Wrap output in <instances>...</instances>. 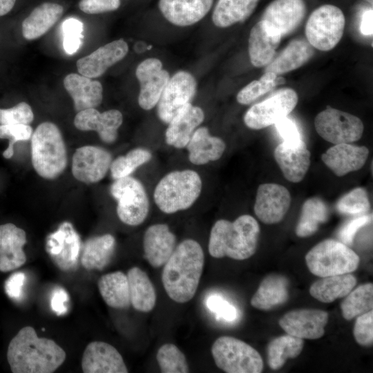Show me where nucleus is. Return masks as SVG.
<instances>
[{
    "mask_svg": "<svg viewBox=\"0 0 373 373\" xmlns=\"http://www.w3.org/2000/svg\"><path fill=\"white\" fill-rule=\"evenodd\" d=\"M336 211L343 215L362 216L370 209V202L366 190L357 187L340 198L336 203Z\"/></svg>",
    "mask_w": 373,
    "mask_h": 373,
    "instance_id": "a18cd8bd",
    "label": "nucleus"
},
{
    "mask_svg": "<svg viewBox=\"0 0 373 373\" xmlns=\"http://www.w3.org/2000/svg\"><path fill=\"white\" fill-rule=\"evenodd\" d=\"M65 89L71 96L75 111L96 108L103 99L102 84L81 74L70 73L64 79Z\"/></svg>",
    "mask_w": 373,
    "mask_h": 373,
    "instance_id": "cd10ccee",
    "label": "nucleus"
},
{
    "mask_svg": "<svg viewBox=\"0 0 373 373\" xmlns=\"http://www.w3.org/2000/svg\"><path fill=\"white\" fill-rule=\"evenodd\" d=\"M99 291L104 302L115 309H127L131 305L127 275L121 271L102 276L98 281Z\"/></svg>",
    "mask_w": 373,
    "mask_h": 373,
    "instance_id": "72a5a7b5",
    "label": "nucleus"
},
{
    "mask_svg": "<svg viewBox=\"0 0 373 373\" xmlns=\"http://www.w3.org/2000/svg\"><path fill=\"white\" fill-rule=\"evenodd\" d=\"M357 280L352 274L321 277L309 288L310 295L325 303L346 296L356 286Z\"/></svg>",
    "mask_w": 373,
    "mask_h": 373,
    "instance_id": "c9c22d12",
    "label": "nucleus"
},
{
    "mask_svg": "<svg viewBox=\"0 0 373 373\" xmlns=\"http://www.w3.org/2000/svg\"><path fill=\"white\" fill-rule=\"evenodd\" d=\"M372 308L373 285L370 283L352 290L341 304L342 316L347 321L371 311Z\"/></svg>",
    "mask_w": 373,
    "mask_h": 373,
    "instance_id": "a19ab883",
    "label": "nucleus"
},
{
    "mask_svg": "<svg viewBox=\"0 0 373 373\" xmlns=\"http://www.w3.org/2000/svg\"><path fill=\"white\" fill-rule=\"evenodd\" d=\"M202 181L191 169L171 171L156 184L153 199L163 213L172 214L190 208L200 197Z\"/></svg>",
    "mask_w": 373,
    "mask_h": 373,
    "instance_id": "20e7f679",
    "label": "nucleus"
},
{
    "mask_svg": "<svg viewBox=\"0 0 373 373\" xmlns=\"http://www.w3.org/2000/svg\"><path fill=\"white\" fill-rule=\"evenodd\" d=\"M123 122L122 113L111 109L100 113L95 108L77 112L74 119L75 126L82 131H96L102 141L113 143L117 137V131Z\"/></svg>",
    "mask_w": 373,
    "mask_h": 373,
    "instance_id": "412c9836",
    "label": "nucleus"
},
{
    "mask_svg": "<svg viewBox=\"0 0 373 373\" xmlns=\"http://www.w3.org/2000/svg\"><path fill=\"white\" fill-rule=\"evenodd\" d=\"M213 0H159L163 17L172 24L185 27L202 19L210 11Z\"/></svg>",
    "mask_w": 373,
    "mask_h": 373,
    "instance_id": "393cba45",
    "label": "nucleus"
},
{
    "mask_svg": "<svg viewBox=\"0 0 373 373\" xmlns=\"http://www.w3.org/2000/svg\"><path fill=\"white\" fill-rule=\"evenodd\" d=\"M25 281L26 275L23 272L17 271L12 274L5 283L6 294L15 300L21 298Z\"/></svg>",
    "mask_w": 373,
    "mask_h": 373,
    "instance_id": "6e6d98bb",
    "label": "nucleus"
},
{
    "mask_svg": "<svg viewBox=\"0 0 373 373\" xmlns=\"http://www.w3.org/2000/svg\"><path fill=\"white\" fill-rule=\"evenodd\" d=\"M288 280L281 275L271 274L260 283L250 303L260 310H270L284 304L288 299Z\"/></svg>",
    "mask_w": 373,
    "mask_h": 373,
    "instance_id": "473e14b6",
    "label": "nucleus"
},
{
    "mask_svg": "<svg viewBox=\"0 0 373 373\" xmlns=\"http://www.w3.org/2000/svg\"><path fill=\"white\" fill-rule=\"evenodd\" d=\"M284 83V78L272 72H265L258 80L252 81L238 92L237 102L242 105H249L277 85Z\"/></svg>",
    "mask_w": 373,
    "mask_h": 373,
    "instance_id": "37998d69",
    "label": "nucleus"
},
{
    "mask_svg": "<svg viewBox=\"0 0 373 373\" xmlns=\"http://www.w3.org/2000/svg\"><path fill=\"white\" fill-rule=\"evenodd\" d=\"M197 88L194 77L181 70L170 77L156 105L159 119L168 124L175 115L191 104Z\"/></svg>",
    "mask_w": 373,
    "mask_h": 373,
    "instance_id": "f8f14e48",
    "label": "nucleus"
},
{
    "mask_svg": "<svg viewBox=\"0 0 373 373\" xmlns=\"http://www.w3.org/2000/svg\"><path fill=\"white\" fill-rule=\"evenodd\" d=\"M115 243L114 236L110 233L88 238L83 247L82 265L88 270L104 269L113 256Z\"/></svg>",
    "mask_w": 373,
    "mask_h": 373,
    "instance_id": "e433bc0d",
    "label": "nucleus"
},
{
    "mask_svg": "<svg viewBox=\"0 0 373 373\" xmlns=\"http://www.w3.org/2000/svg\"><path fill=\"white\" fill-rule=\"evenodd\" d=\"M34 119V114L29 104L20 102L10 108H0V124H28Z\"/></svg>",
    "mask_w": 373,
    "mask_h": 373,
    "instance_id": "09e8293b",
    "label": "nucleus"
},
{
    "mask_svg": "<svg viewBox=\"0 0 373 373\" xmlns=\"http://www.w3.org/2000/svg\"><path fill=\"white\" fill-rule=\"evenodd\" d=\"M135 75L140 82L138 104L145 111L156 106L170 76L157 58H148L136 68Z\"/></svg>",
    "mask_w": 373,
    "mask_h": 373,
    "instance_id": "4468645a",
    "label": "nucleus"
},
{
    "mask_svg": "<svg viewBox=\"0 0 373 373\" xmlns=\"http://www.w3.org/2000/svg\"><path fill=\"white\" fill-rule=\"evenodd\" d=\"M204 254L198 242L188 238L178 245L163 265L162 283L169 297L185 303L195 296L202 274Z\"/></svg>",
    "mask_w": 373,
    "mask_h": 373,
    "instance_id": "f257e3e1",
    "label": "nucleus"
},
{
    "mask_svg": "<svg viewBox=\"0 0 373 373\" xmlns=\"http://www.w3.org/2000/svg\"><path fill=\"white\" fill-rule=\"evenodd\" d=\"M66 356L54 341L39 338L30 326L18 332L7 350V360L13 373H52L62 365Z\"/></svg>",
    "mask_w": 373,
    "mask_h": 373,
    "instance_id": "f03ea898",
    "label": "nucleus"
},
{
    "mask_svg": "<svg viewBox=\"0 0 373 373\" xmlns=\"http://www.w3.org/2000/svg\"><path fill=\"white\" fill-rule=\"evenodd\" d=\"M112 155L107 150L96 146H84L76 149L72 159L74 178L86 184L102 180L110 169Z\"/></svg>",
    "mask_w": 373,
    "mask_h": 373,
    "instance_id": "2eb2a0df",
    "label": "nucleus"
},
{
    "mask_svg": "<svg viewBox=\"0 0 373 373\" xmlns=\"http://www.w3.org/2000/svg\"><path fill=\"white\" fill-rule=\"evenodd\" d=\"M329 215V208L321 198L314 197L306 200L301 208L296 234L300 238L312 236L328 220Z\"/></svg>",
    "mask_w": 373,
    "mask_h": 373,
    "instance_id": "58836bf2",
    "label": "nucleus"
},
{
    "mask_svg": "<svg viewBox=\"0 0 373 373\" xmlns=\"http://www.w3.org/2000/svg\"><path fill=\"white\" fill-rule=\"evenodd\" d=\"M131 305L141 312L151 311L156 303L155 287L147 274L137 267L128 271Z\"/></svg>",
    "mask_w": 373,
    "mask_h": 373,
    "instance_id": "f704fd0d",
    "label": "nucleus"
},
{
    "mask_svg": "<svg viewBox=\"0 0 373 373\" xmlns=\"http://www.w3.org/2000/svg\"><path fill=\"white\" fill-rule=\"evenodd\" d=\"M328 314L316 309H301L286 313L279 325L287 334L302 339H318L325 334Z\"/></svg>",
    "mask_w": 373,
    "mask_h": 373,
    "instance_id": "a211bd4d",
    "label": "nucleus"
},
{
    "mask_svg": "<svg viewBox=\"0 0 373 373\" xmlns=\"http://www.w3.org/2000/svg\"><path fill=\"white\" fill-rule=\"evenodd\" d=\"M353 334L358 344L369 347L373 344V311L358 316L354 323Z\"/></svg>",
    "mask_w": 373,
    "mask_h": 373,
    "instance_id": "8fccbe9b",
    "label": "nucleus"
},
{
    "mask_svg": "<svg viewBox=\"0 0 373 373\" xmlns=\"http://www.w3.org/2000/svg\"><path fill=\"white\" fill-rule=\"evenodd\" d=\"M64 8L60 4L45 2L34 8L22 22V35L27 40L46 34L61 18Z\"/></svg>",
    "mask_w": 373,
    "mask_h": 373,
    "instance_id": "2f4dec72",
    "label": "nucleus"
},
{
    "mask_svg": "<svg viewBox=\"0 0 373 373\" xmlns=\"http://www.w3.org/2000/svg\"><path fill=\"white\" fill-rule=\"evenodd\" d=\"M259 0H218L212 13V21L219 28H227L248 19Z\"/></svg>",
    "mask_w": 373,
    "mask_h": 373,
    "instance_id": "4c0bfd02",
    "label": "nucleus"
},
{
    "mask_svg": "<svg viewBox=\"0 0 373 373\" xmlns=\"http://www.w3.org/2000/svg\"><path fill=\"white\" fill-rule=\"evenodd\" d=\"M369 149L365 146L350 143L337 144L321 155V160L336 176L361 169L367 161Z\"/></svg>",
    "mask_w": 373,
    "mask_h": 373,
    "instance_id": "b1692460",
    "label": "nucleus"
},
{
    "mask_svg": "<svg viewBox=\"0 0 373 373\" xmlns=\"http://www.w3.org/2000/svg\"><path fill=\"white\" fill-rule=\"evenodd\" d=\"M84 26L75 18H68L62 24L63 47L68 55L75 53L82 43Z\"/></svg>",
    "mask_w": 373,
    "mask_h": 373,
    "instance_id": "de8ad7c7",
    "label": "nucleus"
},
{
    "mask_svg": "<svg viewBox=\"0 0 373 373\" xmlns=\"http://www.w3.org/2000/svg\"><path fill=\"white\" fill-rule=\"evenodd\" d=\"M110 193L117 201V214L123 223L137 226L146 220L149 211V201L140 180L131 175L115 180L110 187Z\"/></svg>",
    "mask_w": 373,
    "mask_h": 373,
    "instance_id": "6e6552de",
    "label": "nucleus"
},
{
    "mask_svg": "<svg viewBox=\"0 0 373 373\" xmlns=\"http://www.w3.org/2000/svg\"><path fill=\"white\" fill-rule=\"evenodd\" d=\"M31 156L35 171L43 178L55 179L64 171L67 152L56 124L45 122L37 127L31 137Z\"/></svg>",
    "mask_w": 373,
    "mask_h": 373,
    "instance_id": "39448f33",
    "label": "nucleus"
},
{
    "mask_svg": "<svg viewBox=\"0 0 373 373\" xmlns=\"http://www.w3.org/2000/svg\"><path fill=\"white\" fill-rule=\"evenodd\" d=\"M211 354L217 367L227 373H260L264 367L255 348L232 336L218 338L212 345Z\"/></svg>",
    "mask_w": 373,
    "mask_h": 373,
    "instance_id": "0eeeda50",
    "label": "nucleus"
},
{
    "mask_svg": "<svg viewBox=\"0 0 373 373\" xmlns=\"http://www.w3.org/2000/svg\"><path fill=\"white\" fill-rule=\"evenodd\" d=\"M80 247V238L73 224L64 222L48 236L46 249L53 262L61 270L67 271L77 266Z\"/></svg>",
    "mask_w": 373,
    "mask_h": 373,
    "instance_id": "ddd939ff",
    "label": "nucleus"
},
{
    "mask_svg": "<svg viewBox=\"0 0 373 373\" xmlns=\"http://www.w3.org/2000/svg\"><path fill=\"white\" fill-rule=\"evenodd\" d=\"M291 202L288 189L280 184L265 183L258 186L254 211L257 218L267 224L280 222Z\"/></svg>",
    "mask_w": 373,
    "mask_h": 373,
    "instance_id": "dca6fc26",
    "label": "nucleus"
},
{
    "mask_svg": "<svg viewBox=\"0 0 373 373\" xmlns=\"http://www.w3.org/2000/svg\"><path fill=\"white\" fill-rule=\"evenodd\" d=\"M84 373H127L128 369L120 353L103 341L88 344L82 358Z\"/></svg>",
    "mask_w": 373,
    "mask_h": 373,
    "instance_id": "6ab92c4d",
    "label": "nucleus"
},
{
    "mask_svg": "<svg viewBox=\"0 0 373 373\" xmlns=\"http://www.w3.org/2000/svg\"><path fill=\"white\" fill-rule=\"evenodd\" d=\"M314 126L323 139L334 144L358 141L364 131L360 118L329 106L316 116Z\"/></svg>",
    "mask_w": 373,
    "mask_h": 373,
    "instance_id": "9d476101",
    "label": "nucleus"
},
{
    "mask_svg": "<svg viewBox=\"0 0 373 373\" xmlns=\"http://www.w3.org/2000/svg\"><path fill=\"white\" fill-rule=\"evenodd\" d=\"M274 125L285 142L297 143L302 140L300 133L296 124L287 117L281 119Z\"/></svg>",
    "mask_w": 373,
    "mask_h": 373,
    "instance_id": "5fc2aeb1",
    "label": "nucleus"
},
{
    "mask_svg": "<svg viewBox=\"0 0 373 373\" xmlns=\"http://www.w3.org/2000/svg\"><path fill=\"white\" fill-rule=\"evenodd\" d=\"M151 152L144 148H135L125 155H121L112 161L110 171L114 180L130 176L138 167L149 162Z\"/></svg>",
    "mask_w": 373,
    "mask_h": 373,
    "instance_id": "79ce46f5",
    "label": "nucleus"
},
{
    "mask_svg": "<svg viewBox=\"0 0 373 373\" xmlns=\"http://www.w3.org/2000/svg\"><path fill=\"white\" fill-rule=\"evenodd\" d=\"M260 231L258 222L250 215L240 216L233 222L218 220L211 229L209 253L216 258H249L256 253Z\"/></svg>",
    "mask_w": 373,
    "mask_h": 373,
    "instance_id": "7ed1b4c3",
    "label": "nucleus"
},
{
    "mask_svg": "<svg viewBox=\"0 0 373 373\" xmlns=\"http://www.w3.org/2000/svg\"><path fill=\"white\" fill-rule=\"evenodd\" d=\"M16 0H0V17L8 14L14 7Z\"/></svg>",
    "mask_w": 373,
    "mask_h": 373,
    "instance_id": "bf43d9fd",
    "label": "nucleus"
},
{
    "mask_svg": "<svg viewBox=\"0 0 373 373\" xmlns=\"http://www.w3.org/2000/svg\"><path fill=\"white\" fill-rule=\"evenodd\" d=\"M189 160L195 165H203L219 160L226 149L221 138L211 135L205 126L198 127L185 147Z\"/></svg>",
    "mask_w": 373,
    "mask_h": 373,
    "instance_id": "c85d7f7f",
    "label": "nucleus"
},
{
    "mask_svg": "<svg viewBox=\"0 0 373 373\" xmlns=\"http://www.w3.org/2000/svg\"><path fill=\"white\" fill-rule=\"evenodd\" d=\"M282 37L270 31L260 20L251 28L249 40L248 51L251 63L257 68L269 64L276 53Z\"/></svg>",
    "mask_w": 373,
    "mask_h": 373,
    "instance_id": "c756f323",
    "label": "nucleus"
},
{
    "mask_svg": "<svg viewBox=\"0 0 373 373\" xmlns=\"http://www.w3.org/2000/svg\"><path fill=\"white\" fill-rule=\"evenodd\" d=\"M305 262L312 274L325 277L353 272L358 268L360 258L348 245L325 239L307 253Z\"/></svg>",
    "mask_w": 373,
    "mask_h": 373,
    "instance_id": "423d86ee",
    "label": "nucleus"
},
{
    "mask_svg": "<svg viewBox=\"0 0 373 373\" xmlns=\"http://www.w3.org/2000/svg\"><path fill=\"white\" fill-rule=\"evenodd\" d=\"M69 296L66 290L61 287H56L52 293L50 300L52 309L58 315L65 314L68 311L67 303Z\"/></svg>",
    "mask_w": 373,
    "mask_h": 373,
    "instance_id": "4d7b16f0",
    "label": "nucleus"
},
{
    "mask_svg": "<svg viewBox=\"0 0 373 373\" xmlns=\"http://www.w3.org/2000/svg\"><path fill=\"white\" fill-rule=\"evenodd\" d=\"M305 13L303 0H274L265 8L261 21L270 31L283 37L297 28Z\"/></svg>",
    "mask_w": 373,
    "mask_h": 373,
    "instance_id": "f3484780",
    "label": "nucleus"
},
{
    "mask_svg": "<svg viewBox=\"0 0 373 373\" xmlns=\"http://www.w3.org/2000/svg\"><path fill=\"white\" fill-rule=\"evenodd\" d=\"M120 0H80L79 9L86 14H100L117 10Z\"/></svg>",
    "mask_w": 373,
    "mask_h": 373,
    "instance_id": "864d4df0",
    "label": "nucleus"
},
{
    "mask_svg": "<svg viewBox=\"0 0 373 373\" xmlns=\"http://www.w3.org/2000/svg\"><path fill=\"white\" fill-rule=\"evenodd\" d=\"M345 19L343 11L334 5L325 4L314 10L306 26L307 41L321 51L333 49L341 39Z\"/></svg>",
    "mask_w": 373,
    "mask_h": 373,
    "instance_id": "1a4fd4ad",
    "label": "nucleus"
},
{
    "mask_svg": "<svg viewBox=\"0 0 373 373\" xmlns=\"http://www.w3.org/2000/svg\"><path fill=\"white\" fill-rule=\"evenodd\" d=\"M128 51V46L124 39L113 41L78 59L76 63L77 70L79 74L90 78L99 77L124 59Z\"/></svg>",
    "mask_w": 373,
    "mask_h": 373,
    "instance_id": "aec40b11",
    "label": "nucleus"
},
{
    "mask_svg": "<svg viewBox=\"0 0 373 373\" xmlns=\"http://www.w3.org/2000/svg\"><path fill=\"white\" fill-rule=\"evenodd\" d=\"M314 54V47L307 39H294L267 65L265 72L280 75L292 71L307 63Z\"/></svg>",
    "mask_w": 373,
    "mask_h": 373,
    "instance_id": "7c9ffc66",
    "label": "nucleus"
},
{
    "mask_svg": "<svg viewBox=\"0 0 373 373\" xmlns=\"http://www.w3.org/2000/svg\"><path fill=\"white\" fill-rule=\"evenodd\" d=\"M274 156L285 178L291 182L303 180L310 166V151L302 140L297 143L283 141L274 149Z\"/></svg>",
    "mask_w": 373,
    "mask_h": 373,
    "instance_id": "4be33fe9",
    "label": "nucleus"
},
{
    "mask_svg": "<svg viewBox=\"0 0 373 373\" xmlns=\"http://www.w3.org/2000/svg\"><path fill=\"white\" fill-rule=\"evenodd\" d=\"M372 216L365 214L349 220L339 229L338 239L341 242L351 245L358 230L370 222Z\"/></svg>",
    "mask_w": 373,
    "mask_h": 373,
    "instance_id": "603ef678",
    "label": "nucleus"
},
{
    "mask_svg": "<svg viewBox=\"0 0 373 373\" xmlns=\"http://www.w3.org/2000/svg\"><path fill=\"white\" fill-rule=\"evenodd\" d=\"M33 131L28 124H0V139H9L7 149L3 152L6 159L12 157L14 144L19 141H26L31 138Z\"/></svg>",
    "mask_w": 373,
    "mask_h": 373,
    "instance_id": "49530a36",
    "label": "nucleus"
},
{
    "mask_svg": "<svg viewBox=\"0 0 373 373\" xmlns=\"http://www.w3.org/2000/svg\"><path fill=\"white\" fill-rule=\"evenodd\" d=\"M204 119L203 110L190 104L168 123L165 131L166 143L175 149H184Z\"/></svg>",
    "mask_w": 373,
    "mask_h": 373,
    "instance_id": "bb28decb",
    "label": "nucleus"
},
{
    "mask_svg": "<svg viewBox=\"0 0 373 373\" xmlns=\"http://www.w3.org/2000/svg\"><path fill=\"white\" fill-rule=\"evenodd\" d=\"M372 9L365 11L362 16L361 21L360 30L364 35H372Z\"/></svg>",
    "mask_w": 373,
    "mask_h": 373,
    "instance_id": "13d9d810",
    "label": "nucleus"
},
{
    "mask_svg": "<svg viewBox=\"0 0 373 373\" xmlns=\"http://www.w3.org/2000/svg\"><path fill=\"white\" fill-rule=\"evenodd\" d=\"M207 306L218 318L231 322L237 318L236 307L218 295L210 296L207 300Z\"/></svg>",
    "mask_w": 373,
    "mask_h": 373,
    "instance_id": "3c124183",
    "label": "nucleus"
},
{
    "mask_svg": "<svg viewBox=\"0 0 373 373\" xmlns=\"http://www.w3.org/2000/svg\"><path fill=\"white\" fill-rule=\"evenodd\" d=\"M303 346V339L288 334L273 339L267 350L269 367L273 370H280L288 358L297 357Z\"/></svg>",
    "mask_w": 373,
    "mask_h": 373,
    "instance_id": "ea45409f",
    "label": "nucleus"
},
{
    "mask_svg": "<svg viewBox=\"0 0 373 373\" xmlns=\"http://www.w3.org/2000/svg\"><path fill=\"white\" fill-rule=\"evenodd\" d=\"M26 243L23 229L12 223L0 225V271L8 272L21 267L26 261L23 247Z\"/></svg>",
    "mask_w": 373,
    "mask_h": 373,
    "instance_id": "a878e982",
    "label": "nucleus"
},
{
    "mask_svg": "<svg viewBox=\"0 0 373 373\" xmlns=\"http://www.w3.org/2000/svg\"><path fill=\"white\" fill-rule=\"evenodd\" d=\"M156 359L163 373H187L189 365L184 353L174 344L165 343L157 350Z\"/></svg>",
    "mask_w": 373,
    "mask_h": 373,
    "instance_id": "c03bdc74",
    "label": "nucleus"
},
{
    "mask_svg": "<svg viewBox=\"0 0 373 373\" xmlns=\"http://www.w3.org/2000/svg\"><path fill=\"white\" fill-rule=\"evenodd\" d=\"M176 242L175 235L166 224H152L144 234V257L153 267H160L173 253Z\"/></svg>",
    "mask_w": 373,
    "mask_h": 373,
    "instance_id": "5701e85b",
    "label": "nucleus"
},
{
    "mask_svg": "<svg viewBox=\"0 0 373 373\" xmlns=\"http://www.w3.org/2000/svg\"><path fill=\"white\" fill-rule=\"evenodd\" d=\"M298 97L291 88L280 89L261 102L253 105L244 115L245 125L259 130L274 125L294 109Z\"/></svg>",
    "mask_w": 373,
    "mask_h": 373,
    "instance_id": "9b49d317",
    "label": "nucleus"
},
{
    "mask_svg": "<svg viewBox=\"0 0 373 373\" xmlns=\"http://www.w3.org/2000/svg\"><path fill=\"white\" fill-rule=\"evenodd\" d=\"M372 6L373 0H365Z\"/></svg>",
    "mask_w": 373,
    "mask_h": 373,
    "instance_id": "052dcab7",
    "label": "nucleus"
}]
</instances>
